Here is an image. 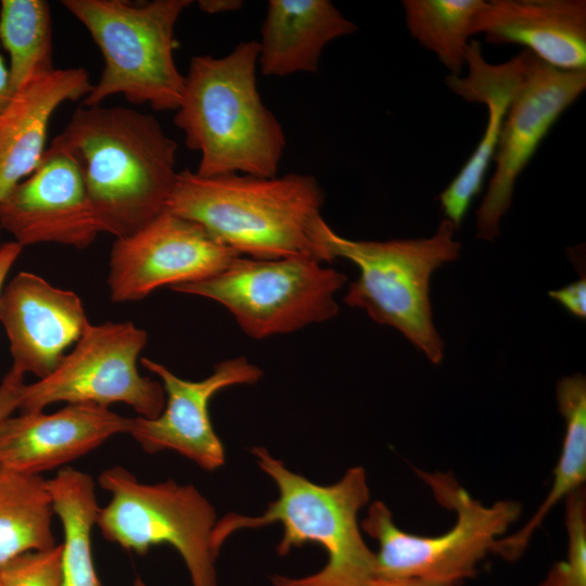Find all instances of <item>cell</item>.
I'll return each instance as SVG.
<instances>
[{
    "instance_id": "cell-18",
    "label": "cell",
    "mask_w": 586,
    "mask_h": 586,
    "mask_svg": "<svg viewBox=\"0 0 586 586\" xmlns=\"http://www.w3.org/2000/svg\"><path fill=\"white\" fill-rule=\"evenodd\" d=\"M527 51L509 61L492 64L483 56L481 44L471 40L466 54V76H447L446 85L463 100L487 107V124L473 153L440 194V203L458 230L474 198L482 190L493 162L508 107L521 84Z\"/></svg>"
},
{
    "instance_id": "cell-12",
    "label": "cell",
    "mask_w": 586,
    "mask_h": 586,
    "mask_svg": "<svg viewBox=\"0 0 586 586\" xmlns=\"http://www.w3.org/2000/svg\"><path fill=\"white\" fill-rule=\"evenodd\" d=\"M241 256L202 225L167 208L135 233L116 239L107 285L115 303L139 301L161 286L198 282Z\"/></svg>"
},
{
    "instance_id": "cell-21",
    "label": "cell",
    "mask_w": 586,
    "mask_h": 586,
    "mask_svg": "<svg viewBox=\"0 0 586 586\" xmlns=\"http://www.w3.org/2000/svg\"><path fill=\"white\" fill-rule=\"evenodd\" d=\"M557 402L565 422L562 449L553 470L547 498L532 519L511 536L497 539L493 552L508 560L519 558L534 532L562 498L584 486L586 479V380L581 373L564 377L557 384Z\"/></svg>"
},
{
    "instance_id": "cell-19",
    "label": "cell",
    "mask_w": 586,
    "mask_h": 586,
    "mask_svg": "<svg viewBox=\"0 0 586 586\" xmlns=\"http://www.w3.org/2000/svg\"><path fill=\"white\" fill-rule=\"evenodd\" d=\"M92 87L84 67H67L38 75L15 90L0 113V200L41 162L59 106L84 100Z\"/></svg>"
},
{
    "instance_id": "cell-17",
    "label": "cell",
    "mask_w": 586,
    "mask_h": 586,
    "mask_svg": "<svg viewBox=\"0 0 586 586\" xmlns=\"http://www.w3.org/2000/svg\"><path fill=\"white\" fill-rule=\"evenodd\" d=\"M493 44H519L563 71H586L585 0L485 1L472 23Z\"/></svg>"
},
{
    "instance_id": "cell-14",
    "label": "cell",
    "mask_w": 586,
    "mask_h": 586,
    "mask_svg": "<svg viewBox=\"0 0 586 586\" xmlns=\"http://www.w3.org/2000/svg\"><path fill=\"white\" fill-rule=\"evenodd\" d=\"M0 228L22 247L59 243L86 249L100 233L73 157L51 144L36 169L0 200Z\"/></svg>"
},
{
    "instance_id": "cell-7",
    "label": "cell",
    "mask_w": 586,
    "mask_h": 586,
    "mask_svg": "<svg viewBox=\"0 0 586 586\" xmlns=\"http://www.w3.org/2000/svg\"><path fill=\"white\" fill-rule=\"evenodd\" d=\"M430 486L437 502L454 510L457 520L453 528L440 536H420L398 528L386 505L374 501L361 530L378 540L377 576L418 577L444 586L460 584L476 573L498 537L519 518L517 501H497L484 506L451 476L450 473H429L416 470Z\"/></svg>"
},
{
    "instance_id": "cell-8",
    "label": "cell",
    "mask_w": 586,
    "mask_h": 586,
    "mask_svg": "<svg viewBox=\"0 0 586 586\" xmlns=\"http://www.w3.org/2000/svg\"><path fill=\"white\" fill-rule=\"evenodd\" d=\"M346 281L343 272L307 258L238 256L215 276L171 290L219 303L247 336L262 340L332 319Z\"/></svg>"
},
{
    "instance_id": "cell-34",
    "label": "cell",
    "mask_w": 586,
    "mask_h": 586,
    "mask_svg": "<svg viewBox=\"0 0 586 586\" xmlns=\"http://www.w3.org/2000/svg\"><path fill=\"white\" fill-rule=\"evenodd\" d=\"M133 586H145V584L140 578H136Z\"/></svg>"
},
{
    "instance_id": "cell-16",
    "label": "cell",
    "mask_w": 586,
    "mask_h": 586,
    "mask_svg": "<svg viewBox=\"0 0 586 586\" xmlns=\"http://www.w3.org/2000/svg\"><path fill=\"white\" fill-rule=\"evenodd\" d=\"M130 422L131 418L94 404L11 416L0 424V464L40 474L78 459L116 434L128 433Z\"/></svg>"
},
{
    "instance_id": "cell-1",
    "label": "cell",
    "mask_w": 586,
    "mask_h": 586,
    "mask_svg": "<svg viewBox=\"0 0 586 586\" xmlns=\"http://www.w3.org/2000/svg\"><path fill=\"white\" fill-rule=\"evenodd\" d=\"M50 144L75 161L99 232L128 237L167 208L179 173L177 143L154 116L81 105Z\"/></svg>"
},
{
    "instance_id": "cell-6",
    "label": "cell",
    "mask_w": 586,
    "mask_h": 586,
    "mask_svg": "<svg viewBox=\"0 0 586 586\" xmlns=\"http://www.w3.org/2000/svg\"><path fill=\"white\" fill-rule=\"evenodd\" d=\"M456 231L444 218L430 238L351 240L328 224L322 233L331 260L342 257L359 269L344 302L399 331L433 364L443 360L445 344L433 322L430 279L442 265L458 258L461 244Z\"/></svg>"
},
{
    "instance_id": "cell-24",
    "label": "cell",
    "mask_w": 586,
    "mask_h": 586,
    "mask_svg": "<svg viewBox=\"0 0 586 586\" xmlns=\"http://www.w3.org/2000/svg\"><path fill=\"white\" fill-rule=\"evenodd\" d=\"M0 43L9 55L14 90L53 66L52 20L44 0H2Z\"/></svg>"
},
{
    "instance_id": "cell-9",
    "label": "cell",
    "mask_w": 586,
    "mask_h": 586,
    "mask_svg": "<svg viewBox=\"0 0 586 586\" xmlns=\"http://www.w3.org/2000/svg\"><path fill=\"white\" fill-rule=\"evenodd\" d=\"M98 481L112 496L95 524L105 539L139 555L168 544L182 557L193 586H216V512L198 488L174 480L141 483L120 466L105 469Z\"/></svg>"
},
{
    "instance_id": "cell-10",
    "label": "cell",
    "mask_w": 586,
    "mask_h": 586,
    "mask_svg": "<svg viewBox=\"0 0 586 586\" xmlns=\"http://www.w3.org/2000/svg\"><path fill=\"white\" fill-rule=\"evenodd\" d=\"M146 341V332L130 321L89 324L49 375L25 385L18 409L38 412L60 402L103 407L124 403L138 417H157L165 406L164 388L137 368Z\"/></svg>"
},
{
    "instance_id": "cell-27",
    "label": "cell",
    "mask_w": 586,
    "mask_h": 586,
    "mask_svg": "<svg viewBox=\"0 0 586 586\" xmlns=\"http://www.w3.org/2000/svg\"><path fill=\"white\" fill-rule=\"evenodd\" d=\"M0 586H61V545L25 552L0 566Z\"/></svg>"
},
{
    "instance_id": "cell-20",
    "label": "cell",
    "mask_w": 586,
    "mask_h": 586,
    "mask_svg": "<svg viewBox=\"0 0 586 586\" xmlns=\"http://www.w3.org/2000/svg\"><path fill=\"white\" fill-rule=\"evenodd\" d=\"M357 26L329 0H270L258 42L265 76L315 73L326 46Z\"/></svg>"
},
{
    "instance_id": "cell-30",
    "label": "cell",
    "mask_w": 586,
    "mask_h": 586,
    "mask_svg": "<svg viewBox=\"0 0 586 586\" xmlns=\"http://www.w3.org/2000/svg\"><path fill=\"white\" fill-rule=\"evenodd\" d=\"M22 250L23 247L15 241L7 242L0 246V295L5 278Z\"/></svg>"
},
{
    "instance_id": "cell-26",
    "label": "cell",
    "mask_w": 586,
    "mask_h": 586,
    "mask_svg": "<svg viewBox=\"0 0 586 586\" xmlns=\"http://www.w3.org/2000/svg\"><path fill=\"white\" fill-rule=\"evenodd\" d=\"M566 559L557 562L539 586H586V493L581 486L565 498Z\"/></svg>"
},
{
    "instance_id": "cell-13",
    "label": "cell",
    "mask_w": 586,
    "mask_h": 586,
    "mask_svg": "<svg viewBox=\"0 0 586 586\" xmlns=\"http://www.w3.org/2000/svg\"><path fill=\"white\" fill-rule=\"evenodd\" d=\"M141 365L161 380L165 406L155 418H131L128 434L149 454L173 450L206 471L224 466L225 447L213 428L209 402L224 388L258 382L262 369L235 357L216 364L205 379L190 381L149 358H142Z\"/></svg>"
},
{
    "instance_id": "cell-33",
    "label": "cell",
    "mask_w": 586,
    "mask_h": 586,
    "mask_svg": "<svg viewBox=\"0 0 586 586\" xmlns=\"http://www.w3.org/2000/svg\"><path fill=\"white\" fill-rule=\"evenodd\" d=\"M14 92L9 76L8 63L0 50V113L8 105Z\"/></svg>"
},
{
    "instance_id": "cell-3",
    "label": "cell",
    "mask_w": 586,
    "mask_h": 586,
    "mask_svg": "<svg viewBox=\"0 0 586 586\" xmlns=\"http://www.w3.org/2000/svg\"><path fill=\"white\" fill-rule=\"evenodd\" d=\"M257 65L256 40L225 56L191 59L174 122L186 145L201 154L198 175L277 176L286 138L260 98Z\"/></svg>"
},
{
    "instance_id": "cell-28",
    "label": "cell",
    "mask_w": 586,
    "mask_h": 586,
    "mask_svg": "<svg viewBox=\"0 0 586 586\" xmlns=\"http://www.w3.org/2000/svg\"><path fill=\"white\" fill-rule=\"evenodd\" d=\"M24 373L11 367L0 383V424L18 409L26 385Z\"/></svg>"
},
{
    "instance_id": "cell-11",
    "label": "cell",
    "mask_w": 586,
    "mask_h": 586,
    "mask_svg": "<svg viewBox=\"0 0 586 586\" xmlns=\"http://www.w3.org/2000/svg\"><path fill=\"white\" fill-rule=\"evenodd\" d=\"M586 89V71L552 67L527 51L521 84L508 107L495 169L476 211V237L493 241L511 206L518 178L559 117Z\"/></svg>"
},
{
    "instance_id": "cell-31",
    "label": "cell",
    "mask_w": 586,
    "mask_h": 586,
    "mask_svg": "<svg viewBox=\"0 0 586 586\" xmlns=\"http://www.w3.org/2000/svg\"><path fill=\"white\" fill-rule=\"evenodd\" d=\"M365 586H444L440 583L418 577H382L370 579Z\"/></svg>"
},
{
    "instance_id": "cell-22",
    "label": "cell",
    "mask_w": 586,
    "mask_h": 586,
    "mask_svg": "<svg viewBox=\"0 0 586 586\" xmlns=\"http://www.w3.org/2000/svg\"><path fill=\"white\" fill-rule=\"evenodd\" d=\"M64 540L61 545V586H101L91 549L92 527L100 510L92 477L65 467L47 480Z\"/></svg>"
},
{
    "instance_id": "cell-5",
    "label": "cell",
    "mask_w": 586,
    "mask_h": 586,
    "mask_svg": "<svg viewBox=\"0 0 586 586\" xmlns=\"http://www.w3.org/2000/svg\"><path fill=\"white\" fill-rule=\"evenodd\" d=\"M62 5L88 30L104 68L81 105H100L122 94L155 111H176L184 76L174 59L175 26L191 0H62Z\"/></svg>"
},
{
    "instance_id": "cell-23",
    "label": "cell",
    "mask_w": 586,
    "mask_h": 586,
    "mask_svg": "<svg viewBox=\"0 0 586 586\" xmlns=\"http://www.w3.org/2000/svg\"><path fill=\"white\" fill-rule=\"evenodd\" d=\"M47 480L0 464V566L28 552L55 546Z\"/></svg>"
},
{
    "instance_id": "cell-32",
    "label": "cell",
    "mask_w": 586,
    "mask_h": 586,
    "mask_svg": "<svg viewBox=\"0 0 586 586\" xmlns=\"http://www.w3.org/2000/svg\"><path fill=\"white\" fill-rule=\"evenodd\" d=\"M198 5L201 11L207 14H220L234 12L242 8L241 0H199Z\"/></svg>"
},
{
    "instance_id": "cell-15",
    "label": "cell",
    "mask_w": 586,
    "mask_h": 586,
    "mask_svg": "<svg viewBox=\"0 0 586 586\" xmlns=\"http://www.w3.org/2000/svg\"><path fill=\"white\" fill-rule=\"evenodd\" d=\"M0 322L10 343L12 367L39 379L62 361L89 320L80 297L27 271L18 272L0 295Z\"/></svg>"
},
{
    "instance_id": "cell-29",
    "label": "cell",
    "mask_w": 586,
    "mask_h": 586,
    "mask_svg": "<svg viewBox=\"0 0 586 586\" xmlns=\"http://www.w3.org/2000/svg\"><path fill=\"white\" fill-rule=\"evenodd\" d=\"M549 296L562 305L573 316L586 317V280L585 276L570 284L549 292Z\"/></svg>"
},
{
    "instance_id": "cell-4",
    "label": "cell",
    "mask_w": 586,
    "mask_h": 586,
    "mask_svg": "<svg viewBox=\"0 0 586 586\" xmlns=\"http://www.w3.org/2000/svg\"><path fill=\"white\" fill-rule=\"evenodd\" d=\"M251 453L277 484L279 496L258 517L231 512L217 521L212 536L217 553L232 533L277 522L283 527L279 556L315 543L326 550L328 561L322 570L302 578L275 575L276 586H365L377 577L375 553L365 543L358 523V513L369 501L364 468L348 469L332 485H318L290 471L264 447H254Z\"/></svg>"
},
{
    "instance_id": "cell-2",
    "label": "cell",
    "mask_w": 586,
    "mask_h": 586,
    "mask_svg": "<svg viewBox=\"0 0 586 586\" xmlns=\"http://www.w3.org/2000/svg\"><path fill=\"white\" fill-rule=\"evenodd\" d=\"M323 191L310 175L204 177L178 173L167 209L202 225L241 256L331 262L322 240Z\"/></svg>"
},
{
    "instance_id": "cell-25",
    "label": "cell",
    "mask_w": 586,
    "mask_h": 586,
    "mask_svg": "<svg viewBox=\"0 0 586 586\" xmlns=\"http://www.w3.org/2000/svg\"><path fill=\"white\" fill-rule=\"evenodd\" d=\"M484 4V0L402 1L408 31L451 76H460L466 66L472 23Z\"/></svg>"
}]
</instances>
